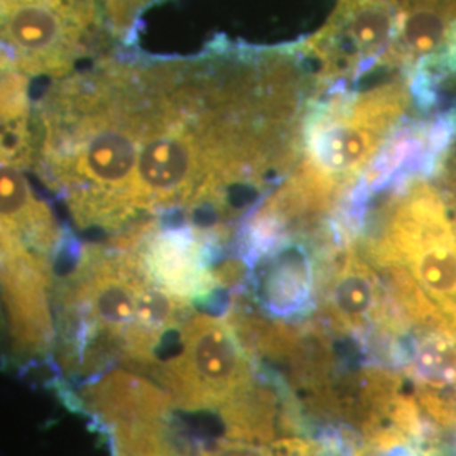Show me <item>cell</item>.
Segmentation results:
<instances>
[{
	"mask_svg": "<svg viewBox=\"0 0 456 456\" xmlns=\"http://www.w3.org/2000/svg\"><path fill=\"white\" fill-rule=\"evenodd\" d=\"M411 78L355 92H330L303 118L299 156L277 188L274 205L289 220L313 227L374 166L412 102Z\"/></svg>",
	"mask_w": 456,
	"mask_h": 456,
	"instance_id": "6da1fadb",
	"label": "cell"
},
{
	"mask_svg": "<svg viewBox=\"0 0 456 456\" xmlns=\"http://www.w3.org/2000/svg\"><path fill=\"white\" fill-rule=\"evenodd\" d=\"M363 250L374 262L403 267L456 333V237L444 201L424 173L401 184L379 237Z\"/></svg>",
	"mask_w": 456,
	"mask_h": 456,
	"instance_id": "7a4b0ae2",
	"label": "cell"
},
{
	"mask_svg": "<svg viewBox=\"0 0 456 456\" xmlns=\"http://www.w3.org/2000/svg\"><path fill=\"white\" fill-rule=\"evenodd\" d=\"M152 377L184 411H210L225 406L252 384L254 369L247 350L227 318L195 313L178 333V352L159 362Z\"/></svg>",
	"mask_w": 456,
	"mask_h": 456,
	"instance_id": "3957f363",
	"label": "cell"
},
{
	"mask_svg": "<svg viewBox=\"0 0 456 456\" xmlns=\"http://www.w3.org/2000/svg\"><path fill=\"white\" fill-rule=\"evenodd\" d=\"M107 22L77 0H0V60L22 73H63Z\"/></svg>",
	"mask_w": 456,
	"mask_h": 456,
	"instance_id": "277c9868",
	"label": "cell"
},
{
	"mask_svg": "<svg viewBox=\"0 0 456 456\" xmlns=\"http://www.w3.org/2000/svg\"><path fill=\"white\" fill-rule=\"evenodd\" d=\"M316 305L326 328L337 333L355 335L377 328L382 335L395 337L403 328V316L384 288L380 271L357 242L346 240L320 267Z\"/></svg>",
	"mask_w": 456,
	"mask_h": 456,
	"instance_id": "5b68a950",
	"label": "cell"
},
{
	"mask_svg": "<svg viewBox=\"0 0 456 456\" xmlns=\"http://www.w3.org/2000/svg\"><path fill=\"white\" fill-rule=\"evenodd\" d=\"M51 259L0 230V293L19 360L46 357L54 343L49 306Z\"/></svg>",
	"mask_w": 456,
	"mask_h": 456,
	"instance_id": "8992f818",
	"label": "cell"
},
{
	"mask_svg": "<svg viewBox=\"0 0 456 456\" xmlns=\"http://www.w3.org/2000/svg\"><path fill=\"white\" fill-rule=\"evenodd\" d=\"M88 409L112 435L114 456H147L163 446L171 395L147 377L115 370L83 392Z\"/></svg>",
	"mask_w": 456,
	"mask_h": 456,
	"instance_id": "52a82bcc",
	"label": "cell"
},
{
	"mask_svg": "<svg viewBox=\"0 0 456 456\" xmlns=\"http://www.w3.org/2000/svg\"><path fill=\"white\" fill-rule=\"evenodd\" d=\"M141 256L151 279L188 303L213 293L218 286L208 267L205 240L188 225L147 233Z\"/></svg>",
	"mask_w": 456,
	"mask_h": 456,
	"instance_id": "ba28073f",
	"label": "cell"
},
{
	"mask_svg": "<svg viewBox=\"0 0 456 456\" xmlns=\"http://www.w3.org/2000/svg\"><path fill=\"white\" fill-rule=\"evenodd\" d=\"M0 230L16 235L49 259L61 239L53 213L14 164L0 163Z\"/></svg>",
	"mask_w": 456,
	"mask_h": 456,
	"instance_id": "9c48e42d",
	"label": "cell"
},
{
	"mask_svg": "<svg viewBox=\"0 0 456 456\" xmlns=\"http://www.w3.org/2000/svg\"><path fill=\"white\" fill-rule=\"evenodd\" d=\"M267 256L257 293L273 314L291 318L308 310L316 301V277L313 259L301 245L274 248Z\"/></svg>",
	"mask_w": 456,
	"mask_h": 456,
	"instance_id": "30bf717a",
	"label": "cell"
},
{
	"mask_svg": "<svg viewBox=\"0 0 456 456\" xmlns=\"http://www.w3.org/2000/svg\"><path fill=\"white\" fill-rule=\"evenodd\" d=\"M218 412L230 440L267 444L293 436L296 431L291 416L282 412V403L276 392L256 379Z\"/></svg>",
	"mask_w": 456,
	"mask_h": 456,
	"instance_id": "8fae6325",
	"label": "cell"
},
{
	"mask_svg": "<svg viewBox=\"0 0 456 456\" xmlns=\"http://www.w3.org/2000/svg\"><path fill=\"white\" fill-rule=\"evenodd\" d=\"M198 456H273L267 444L230 440L218 443L215 448Z\"/></svg>",
	"mask_w": 456,
	"mask_h": 456,
	"instance_id": "7c38bea8",
	"label": "cell"
},
{
	"mask_svg": "<svg viewBox=\"0 0 456 456\" xmlns=\"http://www.w3.org/2000/svg\"><path fill=\"white\" fill-rule=\"evenodd\" d=\"M115 5L124 12V14H127V16L135 17L139 16V12L149 5L151 2H154V0H112Z\"/></svg>",
	"mask_w": 456,
	"mask_h": 456,
	"instance_id": "4fadbf2b",
	"label": "cell"
}]
</instances>
